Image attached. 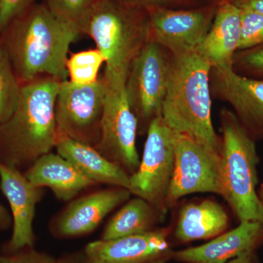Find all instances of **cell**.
I'll list each match as a JSON object with an SVG mask.
<instances>
[{
	"label": "cell",
	"instance_id": "6da1fadb",
	"mask_svg": "<svg viewBox=\"0 0 263 263\" xmlns=\"http://www.w3.org/2000/svg\"><path fill=\"white\" fill-rule=\"evenodd\" d=\"M80 34L77 26L57 16L42 2L12 22L0 43L22 85L43 76L64 81L71 45Z\"/></svg>",
	"mask_w": 263,
	"mask_h": 263
},
{
	"label": "cell",
	"instance_id": "7a4b0ae2",
	"mask_svg": "<svg viewBox=\"0 0 263 263\" xmlns=\"http://www.w3.org/2000/svg\"><path fill=\"white\" fill-rule=\"evenodd\" d=\"M61 81L36 78L22 86L16 108L0 124V162L22 171L52 152L58 140L55 103Z\"/></svg>",
	"mask_w": 263,
	"mask_h": 263
},
{
	"label": "cell",
	"instance_id": "3957f363",
	"mask_svg": "<svg viewBox=\"0 0 263 263\" xmlns=\"http://www.w3.org/2000/svg\"><path fill=\"white\" fill-rule=\"evenodd\" d=\"M212 67L196 50L172 55L161 117L175 133L193 137L220 154L221 137L212 122Z\"/></svg>",
	"mask_w": 263,
	"mask_h": 263
},
{
	"label": "cell",
	"instance_id": "277c9868",
	"mask_svg": "<svg viewBox=\"0 0 263 263\" xmlns=\"http://www.w3.org/2000/svg\"><path fill=\"white\" fill-rule=\"evenodd\" d=\"M89 36L105 58L104 81L126 82L131 62L150 41V22L146 10L119 0H98L78 25Z\"/></svg>",
	"mask_w": 263,
	"mask_h": 263
},
{
	"label": "cell",
	"instance_id": "5b68a950",
	"mask_svg": "<svg viewBox=\"0 0 263 263\" xmlns=\"http://www.w3.org/2000/svg\"><path fill=\"white\" fill-rule=\"evenodd\" d=\"M221 196L240 221L263 224V204L256 191L258 156L252 137L231 110L220 112Z\"/></svg>",
	"mask_w": 263,
	"mask_h": 263
},
{
	"label": "cell",
	"instance_id": "8992f818",
	"mask_svg": "<svg viewBox=\"0 0 263 263\" xmlns=\"http://www.w3.org/2000/svg\"><path fill=\"white\" fill-rule=\"evenodd\" d=\"M171 59L167 49L149 41L131 62L125 92L138 120V134H146L151 123L162 116Z\"/></svg>",
	"mask_w": 263,
	"mask_h": 263
},
{
	"label": "cell",
	"instance_id": "52a82bcc",
	"mask_svg": "<svg viewBox=\"0 0 263 263\" xmlns=\"http://www.w3.org/2000/svg\"><path fill=\"white\" fill-rule=\"evenodd\" d=\"M174 174L164 201L166 211L195 193L221 196L220 154L193 137L175 133Z\"/></svg>",
	"mask_w": 263,
	"mask_h": 263
},
{
	"label": "cell",
	"instance_id": "ba28073f",
	"mask_svg": "<svg viewBox=\"0 0 263 263\" xmlns=\"http://www.w3.org/2000/svg\"><path fill=\"white\" fill-rule=\"evenodd\" d=\"M106 91L103 76L89 85L61 81L55 103L59 136L96 146L100 140Z\"/></svg>",
	"mask_w": 263,
	"mask_h": 263
},
{
	"label": "cell",
	"instance_id": "9c48e42d",
	"mask_svg": "<svg viewBox=\"0 0 263 263\" xmlns=\"http://www.w3.org/2000/svg\"><path fill=\"white\" fill-rule=\"evenodd\" d=\"M175 132L162 117L155 119L146 132L139 167L129 176L132 195L144 199L164 216V201L174 174Z\"/></svg>",
	"mask_w": 263,
	"mask_h": 263
},
{
	"label": "cell",
	"instance_id": "30bf717a",
	"mask_svg": "<svg viewBox=\"0 0 263 263\" xmlns=\"http://www.w3.org/2000/svg\"><path fill=\"white\" fill-rule=\"evenodd\" d=\"M105 84L100 140L95 148L130 176L141 161L136 144L138 120L127 101L125 83Z\"/></svg>",
	"mask_w": 263,
	"mask_h": 263
},
{
	"label": "cell",
	"instance_id": "8fae6325",
	"mask_svg": "<svg viewBox=\"0 0 263 263\" xmlns=\"http://www.w3.org/2000/svg\"><path fill=\"white\" fill-rule=\"evenodd\" d=\"M216 2L186 8H156L147 10L150 22V41L157 43L172 55L195 51L211 28Z\"/></svg>",
	"mask_w": 263,
	"mask_h": 263
},
{
	"label": "cell",
	"instance_id": "7c38bea8",
	"mask_svg": "<svg viewBox=\"0 0 263 263\" xmlns=\"http://www.w3.org/2000/svg\"><path fill=\"white\" fill-rule=\"evenodd\" d=\"M131 195L127 189L111 186L76 197L52 217L50 233L58 239L91 234L106 216L129 200Z\"/></svg>",
	"mask_w": 263,
	"mask_h": 263
},
{
	"label": "cell",
	"instance_id": "4fadbf2b",
	"mask_svg": "<svg viewBox=\"0 0 263 263\" xmlns=\"http://www.w3.org/2000/svg\"><path fill=\"white\" fill-rule=\"evenodd\" d=\"M0 190L9 202L13 220L11 237L2 247V253L34 247L36 237L33 222L44 189L34 186L23 171L0 162Z\"/></svg>",
	"mask_w": 263,
	"mask_h": 263
},
{
	"label": "cell",
	"instance_id": "5bb4252c",
	"mask_svg": "<svg viewBox=\"0 0 263 263\" xmlns=\"http://www.w3.org/2000/svg\"><path fill=\"white\" fill-rule=\"evenodd\" d=\"M169 228L117 239H99L84 249L89 263H165L174 252L168 240Z\"/></svg>",
	"mask_w": 263,
	"mask_h": 263
},
{
	"label": "cell",
	"instance_id": "9a60e30c",
	"mask_svg": "<svg viewBox=\"0 0 263 263\" xmlns=\"http://www.w3.org/2000/svg\"><path fill=\"white\" fill-rule=\"evenodd\" d=\"M213 99L229 103L249 134L263 135V80L237 73L233 68L212 67Z\"/></svg>",
	"mask_w": 263,
	"mask_h": 263
},
{
	"label": "cell",
	"instance_id": "2e32d148",
	"mask_svg": "<svg viewBox=\"0 0 263 263\" xmlns=\"http://www.w3.org/2000/svg\"><path fill=\"white\" fill-rule=\"evenodd\" d=\"M263 242V224L240 221L235 229L224 232L198 247L174 252L173 258L184 263H226L248 252H255Z\"/></svg>",
	"mask_w": 263,
	"mask_h": 263
},
{
	"label": "cell",
	"instance_id": "e0dca14e",
	"mask_svg": "<svg viewBox=\"0 0 263 263\" xmlns=\"http://www.w3.org/2000/svg\"><path fill=\"white\" fill-rule=\"evenodd\" d=\"M240 13L232 0L217 2L211 28L196 49L212 67L233 68L240 41Z\"/></svg>",
	"mask_w": 263,
	"mask_h": 263
},
{
	"label": "cell",
	"instance_id": "ac0fdd59",
	"mask_svg": "<svg viewBox=\"0 0 263 263\" xmlns=\"http://www.w3.org/2000/svg\"><path fill=\"white\" fill-rule=\"evenodd\" d=\"M24 174L34 186L51 190L60 201L70 202L85 190L98 186L68 160L52 152L39 157Z\"/></svg>",
	"mask_w": 263,
	"mask_h": 263
},
{
	"label": "cell",
	"instance_id": "d6986e66",
	"mask_svg": "<svg viewBox=\"0 0 263 263\" xmlns=\"http://www.w3.org/2000/svg\"><path fill=\"white\" fill-rule=\"evenodd\" d=\"M55 149L57 154L68 160L97 184L129 190V174L117 164L105 158L95 147L67 137L59 136Z\"/></svg>",
	"mask_w": 263,
	"mask_h": 263
},
{
	"label": "cell",
	"instance_id": "ffe728a7",
	"mask_svg": "<svg viewBox=\"0 0 263 263\" xmlns=\"http://www.w3.org/2000/svg\"><path fill=\"white\" fill-rule=\"evenodd\" d=\"M229 216L220 204L212 200L186 204L181 208L175 237L181 243L212 239L226 232Z\"/></svg>",
	"mask_w": 263,
	"mask_h": 263
},
{
	"label": "cell",
	"instance_id": "44dd1931",
	"mask_svg": "<svg viewBox=\"0 0 263 263\" xmlns=\"http://www.w3.org/2000/svg\"><path fill=\"white\" fill-rule=\"evenodd\" d=\"M163 218L155 206L144 199L136 197L127 200L105 224L100 239H117L142 234L156 229Z\"/></svg>",
	"mask_w": 263,
	"mask_h": 263
},
{
	"label": "cell",
	"instance_id": "7402d4cb",
	"mask_svg": "<svg viewBox=\"0 0 263 263\" xmlns=\"http://www.w3.org/2000/svg\"><path fill=\"white\" fill-rule=\"evenodd\" d=\"M22 86L0 43V124L7 122L16 108Z\"/></svg>",
	"mask_w": 263,
	"mask_h": 263
},
{
	"label": "cell",
	"instance_id": "603a6c76",
	"mask_svg": "<svg viewBox=\"0 0 263 263\" xmlns=\"http://www.w3.org/2000/svg\"><path fill=\"white\" fill-rule=\"evenodd\" d=\"M105 63L98 48L72 53L66 63L68 81L78 85L93 84L100 79L99 72Z\"/></svg>",
	"mask_w": 263,
	"mask_h": 263
},
{
	"label": "cell",
	"instance_id": "cb8c5ba5",
	"mask_svg": "<svg viewBox=\"0 0 263 263\" xmlns=\"http://www.w3.org/2000/svg\"><path fill=\"white\" fill-rule=\"evenodd\" d=\"M240 10V36L238 51L263 45V14L254 10Z\"/></svg>",
	"mask_w": 263,
	"mask_h": 263
},
{
	"label": "cell",
	"instance_id": "d4e9b609",
	"mask_svg": "<svg viewBox=\"0 0 263 263\" xmlns=\"http://www.w3.org/2000/svg\"><path fill=\"white\" fill-rule=\"evenodd\" d=\"M98 0H43V3L57 16L79 25L91 7Z\"/></svg>",
	"mask_w": 263,
	"mask_h": 263
},
{
	"label": "cell",
	"instance_id": "484cf974",
	"mask_svg": "<svg viewBox=\"0 0 263 263\" xmlns=\"http://www.w3.org/2000/svg\"><path fill=\"white\" fill-rule=\"evenodd\" d=\"M233 70L242 75L263 78V45L235 53Z\"/></svg>",
	"mask_w": 263,
	"mask_h": 263
},
{
	"label": "cell",
	"instance_id": "4316f807",
	"mask_svg": "<svg viewBox=\"0 0 263 263\" xmlns=\"http://www.w3.org/2000/svg\"><path fill=\"white\" fill-rule=\"evenodd\" d=\"M37 3L38 0H0V35L12 22Z\"/></svg>",
	"mask_w": 263,
	"mask_h": 263
},
{
	"label": "cell",
	"instance_id": "83f0119b",
	"mask_svg": "<svg viewBox=\"0 0 263 263\" xmlns=\"http://www.w3.org/2000/svg\"><path fill=\"white\" fill-rule=\"evenodd\" d=\"M57 258L34 247H24L16 252L0 254V263H57Z\"/></svg>",
	"mask_w": 263,
	"mask_h": 263
},
{
	"label": "cell",
	"instance_id": "f1b7e54d",
	"mask_svg": "<svg viewBox=\"0 0 263 263\" xmlns=\"http://www.w3.org/2000/svg\"><path fill=\"white\" fill-rule=\"evenodd\" d=\"M119 1L129 6L146 10L156 8L186 9V8L202 6L200 5L201 0H119Z\"/></svg>",
	"mask_w": 263,
	"mask_h": 263
},
{
	"label": "cell",
	"instance_id": "f546056e",
	"mask_svg": "<svg viewBox=\"0 0 263 263\" xmlns=\"http://www.w3.org/2000/svg\"><path fill=\"white\" fill-rule=\"evenodd\" d=\"M57 263H89L84 249L67 252L57 258Z\"/></svg>",
	"mask_w": 263,
	"mask_h": 263
},
{
	"label": "cell",
	"instance_id": "4dcf8cb0",
	"mask_svg": "<svg viewBox=\"0 0 263 263\" xmlns=\"http://www.w3.org/2000/svg\"><path fill=\"white\" fill-rule=\"evenodd\" d=\"M240 9L254 10L263 14V0H232Z\"/></svg>",
	"mask_w": 263,
	"mask_h": 263
},
{
	"label": "cell",
	"instance_id": "1f68e13d",
	"mask_svg": "<svg viewBox=\"0 0 263 263\" xmlns=\"http://www.w3.org/2000/svg\"><path fill=\"white\" fill-rule=\"evenodd\" d=\"M13 224L12 216L8 209L0 202V231L8 230Z\"/></svg>",
	"mask_w": 263,
	"mask_h": 263
},
{
	"label": "cell",
	"instance_id": "d6a6232c",
	"mask_svg": "<svg viewBox=\"0 0 263 263\" xmlns=\"http://www.w3.org/2000/svg\"><path fill=\"white\" fill-rule=\"evenodd\" d=\"M226 263H257L255 252H248L241 254Z\"/></svg>",
	"mask_w": 263,
	"mask_h": 263
},
{
	"label": "cell",
	"instance_id": "836d02e7",
	"mask_svg": "<svg viewBox=\"0 0 263 263\" xmlns=\"http://www.w3.org/2000/svg\"><path fill=\"white\" fill-rule=\"evenodd\" d=\"M259 200H261L262 203L263 204V183L262 186H261L260 189V194H259Z\"/></svg>",
	"mask_w": 263,
	"mask_h": 263
},
{
	"label": "cell",
	"instance_id": "e575fe53",
	"mask_svg": "<svg viewBox=\"0 0 263 263\" xmlns=\"http://www.w3.org/2000/svg\"><path fill=\"white\" fill-rule=\"evenodd\" d=\"M215 1L217 3V2L222 1V0H215Z\"/></svg>",
	"mask_w": 263,
	"mask_h": 263
}]
</instances>
